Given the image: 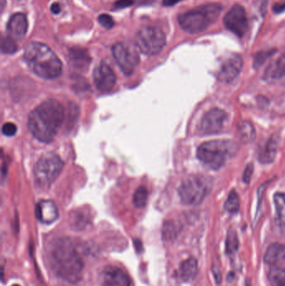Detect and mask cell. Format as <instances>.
<instances>
[{
  "label": "cell",
  "mask_w": 285,
  "mask_h": 286,
  "mask_svg": "<svg viewBox=\"0 0 285 286\" xmlns=\"http://www.w3.org/2000/svg\"><path fill=\"white\" fill-rule=\"evenodd\" d=\"M65 118V110L58 100H46L31 111L28 120L30 133L42 143L54 140Z\"/></svg>",
  "instance_id": "obj_1"
},
{
  "label": "cell",
  "mask_w": 285,
  "mask_h": 286,
  "mask_svg": "<svg viewBox=\"0 0 285 286\" xmlns=\"http://www.w3.org/2000/svg\"><path fill=\"white\" fill-rule=\"evenodd\" d=\"M50 260L57 276L70 283L76 284L82 278L84 262L72 241L62 238L52 247Z\"/></svg>",
  "instance_id": "obj_2"
},
{
  "label": "cell",
  "mask_w": 285,
  "mask_h": 286,
  "mask_svg": "<svg viewBox=\"0 0 285 286\" xmlns=\"http://www.w3.org/2000/svg\"><path fill=\"white\" fill-rule=\"evenodd\" d=\"M24 61L33 72L41 78L53 80L62 73V63L48 46L40 42H31L25 47Z\"/></svg>",
  "instance_id": "obj_3"
},
{
  "label": "cell",
  "mask_w": 285,
  "mask_h": 286,
  "mask_svg": "<svg viewBox=\"0 0 285 286\" xmlns=\"http://www.w3.org/2000/svg\"><path fill=\"white\" fill-rule=\"evenodd\" d=\"M218 3H207L188 11L178 17V24L182 30L189 34H199L214 24L222 12Z\"/></svg>",
  "instance_id": "obj_4"
},
{
  "label": "cell",
  "mask_w": 285,
  "mask_h": 286,
  "mask_svg": "<svg viewBox=\"0 0 285 286\" xmlns=\"http://www.w3.org/2000/svg\"><path fill=\"white\" fill-rule=\"evenodd\" d=\"M236 149L234 143L230 141H209L200 145L196 156L207 168L218 170L235 153Z\"/></svg>",
  "instance_id": "obj_5"
},
{
  "label": "cell",
  "mask_w": 285,
  "mask_h": 286,
  "mask_svg": "<svg viewBox=\"0 0 285 286\" xmlns=\"http://www.w3.org/2000/svg\"><path fill=\"white\" fill-rule=\"evenodd\" d=\"M212 189L209 178L203 176H191L181 184L178 193L186 205H198L207 197Z\"/></svg>",
  "instance_id": "obj_6"
},
{
  "label": "cell",
  "mask_w": 285,
  "mask_h": 286,
  "mask_svg": "<svg viewBox=\"0 0 285 286\" xmlns=\"http://www.w3.org/2000/svg\"><path fill=\"white\" fill-rule=\"evenodd\" d=\"M64 167L61 158L55 153H46L41 157L34 169L35 181L41 187H48L59 177Z\"/></svg>",
  "instance_id": "obj_7"
},
{
  "label": "cell",
  "mask_w": 285,
  "mask_h": 286,
  "mask_svg": "<svg viewBox=\"0 0 285 286\" xmlns=\"http://www.w3.org/2000/svg\"><path fill=\"white\" fill-rule=\"evenodd\" d=\"M137 46L142 54L154 56L166 46V35L158 28H142L137 35Z\"/></svg>",
  "instance_id": "obj_8"
},
{
  "label": "cell",
  "mask_w": 285,
  "mask_h": 286,
  "mask_svg": "<svg viewBox=\"0 0 285 286\" xmlns=\"http://www.w3.org/2000/svg\"><path fill=\"white\" fill-rule=\"evenodd\" d=\"M112 54L119 67L127 76L132 75L140 62L138 51L126 44H116L112 47Z\"/></svg>",
  "instance_id": "obj_9"
},
{
  "label": "cell",
  "mask_w": 285,
  "mask_h": 286,
  "mask_svg": "<svg viewBox=\"0 0 285 286\" xmlns=\"http://www.w3.org/2000/svg\"><path fill=\"white\" fill-rule=\"evenodd\" d=\"M225 27L238 37H242L248 29V21L244 8L236 4L227 13L224 18Z\"/></svg>",
  "instance_id": "obj_10"
},
{
  "label": "cell",
  "mask_w": 285,
  "mask_h": 286,
  "mask_svg": "<svg viewBox=\"0 0 285 286\" xmlns=\"http://www.w3.org/2000/svg\"><path fill=\"white\" fill-rule=\"evenodd\" d=\"M228 120V114L219 108L207 111L200 122L199 131L202 135H213L220 133Z\"/></svg>",
  "instance_id": "obj_11"
},
{
  "label": "cell",
  "mask_w": 285,
  "mask_h": 286,
  "mask_svg": "<svg viewBox=\"0 0 285 286\" xmlns=\"http://www.w3.org/2000/svg\"><path fill=\"white\" fill-rule=\"evenodd\" d=\"M243 61L239 54H233L227 59L221 65L218 70V81L224 83H230L239 76L242 69Z\"/></svg>",
  "instance_id": "obj_12"
},
{
  "label": "cell",
  "mask_w": 285,
  "mask_h": 286,
  "mask_svg": "<svg viewBox=\"0 0 285 286\" xmlns=\"http://www.w3.org/2000/svg\"><path fill=\"white\" fill-rule=\"evenodd\" d=\"M93 76L95 87L100 92H110L116 87V74L105 61L97 65L95 69Z\"/></svg>",
  "instance_id": "obj_13"
},
{
  "label": "cell",
  "mask_w": 285,
  "mask_h": 286,
  "mask_svg": "<svg viewBox=\"0 0 285 286\" xmlns=\"http://www.w3.org/2000/svg\"><path fill=\"white\" fill-rule=\"evenodd\" d=\"M8 36L15 41H21L25 37L28 31L27 17L23 13H16L11 16L7 25Z\"/></svg>",
  "instance_id": "obj_14"
},
{
  "label": "cell",
  "mask_w": 285,
  "mask_h": 286,
  "mask_svg": "<svg viewBox=\"0 0 285 286\" xmlns=\"http://www.w3.org/2000/svg\"><path fill=\"white\" fill-rule=\"evenodd\" d=\"M102 285L103 286H131V281L121 269L108 267L103 272Z\"/></svg>",
  "instance_id": "obj_15"
},
{
  "label": "cell",
  "mask_w": 285,
  "mask_h": 286,
  "mask_svg": "<svg viewBox=\"0 0 285 286\" xmlns=\"http://www.w3.org/2000/svg\"><path fill=\"white\" fill-rule=\"evenodd\" d=\"M36 216L43 224L54 223L59 216L58 208L50 200H42L36 206Z\"/></svg>",
  "instance_id": "obj_16"
},
{
  "label": "cell",
  "mask_w": 285,
  "mask_h": 286,
  "mask_svg": "<svg viewBox=\"0 0 285 286\" xmlns=\"http://www.w3.org/2000/svg\"><path fill=\"white\" fill-rule=\"evenodd\" d=\"M285 76V52L267 67L263 79L268 83H274Z\"/></svg>",
  "instance_id": "obj_17"
},
{
  "label": "cell",
  "mask_w": 285,
  "mask_h": 286,
  "mask_svg": "<svg viewBox=\"0 0 285 286\" xmlns=\"http://www.w3.org/2000/svg\"><path fill=\"white\" fill-rule=\"evenodd\" d=\"M264 262L271 267H280L285 265V245L274 243L269 246L264 255Z\"/></svg>",
  "instance_id": "obj_18"
},
{
  "label": "cell",
  "mask_w": 285,
  "mask_h": 286,
  "mask_svg": "<svg viewBox=\"0 0 285 286\" xmlns=\"http://www.w3.org/2000/svg\"><path fill=\"white\" fill-rule=\"evenodd\" d=\"M197 260L194 257H190L181 264L178 270V276L183 282L193 281L197 274Z\"/></svg>",
  "instance_id": "obj_19"
},
{
  "label": "cell",
  "mask_w": 285,
  "mask_h": 286,
  "mask_svg": "<svg viewBox=\"0 0 285 286\" xmlns=\"http://www.w3.org/2000/svg\"><path fill=\"white\" fill-rule=\"evenodd\" d=\"M278 151V138L276 137H271L267 141L264 147L258 154V159L262 163H270L275 160Z\"/></svg>",
  "instance_id": "obj_20"
},
{
  "label": "cell",
  "mask_w": 285,
  "mask_h": 286,
  "mask_svg": "<svg viewBox=\"0 0 285 286\" xmlns=\"http://www.w3.org/2000/svg\"><path fill=\"white\" fill-rule=\"evenodd\" d=\"M268 278L272 286H285V269L272 267L268 274Z\"/></svg>",
  "instance_id": "obj_21"
},
{
  "label": "cell",
  "mask_w": 285,
  "mask_h": 286,
  "mask_svg": "<svg viewBox=\"0 0 285 286\" xmlns=\"http://www.w3.org/2000/svg\"><path fill=\"white\" fill-rule=\"evenodd\" d=\"M274 202L277 213L278 220L280 224L285 225V193L284 192L275 193Z\"/></svg>",
  "instance_id": "obj_22"
},
{
  "label": "cell",
  "mask_w": 285,
  "mask_h": 286,
  "mask_svg": "<svg viewBox=\"0 0 285 286\" xmlns=\"http://www.w3.org/2000/svg\"><path fill=\"white\" fill-rule=\"evenodd\" d=\"M238 247H239V240L237 233L234 230H229L226 238L227 254H235L238 250Z\"/></svg>",
  "instance_id": "obj_23"
},
{
  "label": "cell",
  "mask_w": 285,
  "mask_h": 286,
  "mask_svg": "<svg viewBox=\"0 0 285 286\" xmlns=\"http://www.w3.org/2000/svg\"><path fill=\"white\" fill-rule=\"evenodd\" d=\"M240 138L244 143H249L255 138V131L253 128V125L249 122H242L239 127Z\"/></svg>",
  "instance_id": "obj_24"
},
{
  "label": "cell",
  "mask_w": 285,
  "mask_h": 286,
  "mask_svg": "<svg viewBox=\"0 0 285 286\" xmlns=\"http://www.w3.org/2000/svg\"><path fill=\"white\" fill-rule=\"evenodd\" d=\"M239 197H238V195L235 191H232L229 193L226 203H225V206H224L225 209L229 213H236L239 210Z\"/></svg>",
  "instance_id": "obj_25"
},
{
  "label": "cell",
  "mask_w": 285,
  "mask_h": 286,
  "mask_svg": "<svg viewBox=\"0 0 285 286\" xmlns=\"http://www.w3.org/2000/svg\"><path fill=\"white\" fill-rule=\"evenodd\" d=\"M148 191L145 187H139L137 191L135 192L133 197V202L137 208H143L145 207L147 202Z\"/></svg>",
  "instance_id": "obj_26"
},
{
  "label": "cell",
  "mask_w": 285,
  "mask_h": 286,
  "mask_svg": "<svg viewBox=\"0 0 285 286\" xmlns=\"http://www.w3.org/2000/svg\"><path fill=\"white\" fill-rule=\"evenodd\" d=\"M16 41L10 36H3L1 41V50L3 54H14L17 51Z\"/></svg>",
  "instance_id": "obj_27"
},
{
  "label": "cell",
  "mask_w": 285,
  "mask_h": 286,
  "mask_svg": "<svg viewBox=\"0 0 285 286\" xmlns=\"http://www.w3.org/2000/svg\"><path fill=\"white\" fill-rule=\"evenodd\" d=\"M275 50H268V51L259 52L256 54L253 60V65L255 68H259L266 60L275 54Z\"/></svg>",
  "instance_id": "obj_28"
},
{
  "label": "cell",
  "mask_w": 285,
  "mask_h": 286,
  "mask_svg": "<svg viewBox=\"0 0 285 286\" xmlns=\"http://www.w3.org/2000/svg\"><path fill=\"white\" fill-rule=\"evenodd\" d=\"M163 238L166 240H172L177 235V230H176L175 225L172 223H167L163 227L162 231Z\"/></svg>",
  "instance_id": "obj_29"
},
{
  "label": "cell",
  "mask_w": 285,
  "mask_h": 286,
  "mask_svg": "<svg viewBox=\"0 0 285 286\" xmlns=\"http://www.w3.org/2000/svg\"><path fill=\"white\" fill-rule=\"evenodd\" d=\"M98 22L102 27L107 30H110L111 28H113L115 25L112 17L109 15V14H100V16L98 17Z\"/></svg>",
  "instance_id": "obj_30"
},
{
  "label": "cell",
  "mask_w": 285,
  "mask_h": 286,
  "mask_svg": "<svg viewBox=\"0 0 285 286\" xmlns=\"http://www.w3.org/2000/svg\"><path fill=\"white\" fill-rule=\"evenodd\" d=\"M2 132L3 134L6 137H13L17 133L16 125H14L12 122H8L3 125V128H2Z\"/></svg>",
  "instance_id": "obj_31"
},
{
  "label": "cell",
  "mask_w": 285,
  "mask_h": 286,
  "mask_svg": "<svg viewBox=\"0 0 285 286\" xmlns=\"http://www.w3.org/2000/svg\"><path fill=\"white\" fill-rule=\"evenodd\" d=\"M253 172V166L252 163L247 165L246 168H245L244 173H243V182L246 184H248L250 182L251 178H252V174Z\"/></svg>",
  "instance_id": "obj_32"
},
{
  "label": "cell",
  "mask_w": 285,
  "mask_h": 286,
  "mask_svg": "<svg viewBox=\"0 0 285 286\" xmlns=\"http://www.w3.org/2000/svg\"><path fill=\"white\" fill-rule=\"evenodd\" d=\"M134 1L135 0H118L114 4V8L116 9H121V8L130 7L132 5V3H134Z\"/></svg>",
  "instance_id": "obj_33"
},
{
  "label": "cell",
  "mask_w": 285,
  "mask_h": 286,
  "mask_svg": "<svg viewBox=\"0 0 285 286\" xmlns=\"http://www.w3.org/2000/svg\"><path fill=\"white\" fill-rule=\"evenodd\" d=\"M285 10V2L284 3H276L275 6H274V11H275L276 14H280Z\"/></svg>",
  "instance_id": "obj_34"
},
{
  "label": "cell",
  "mask_w": 285,
  "mask_h": 286,
  "mask_svg": "<svg viewBox=\"0 0 285 286\" xmlns=\"http://www.w3.org/2000/svg\"><path fill=\"white\" fill-rule=\"evenodd\" d=\"M181 1H183V0H163V5L170 7V6L175 5Z\"/></svg>",
  "instance_id": "obj_35"
},
{
  "label": "cell",
  "mask_w": 285,
  "mask_h": 286,
  "mask_svg": "<svg viewBox=\"0 0 285 286\" xmlns=\"http://www.w3.org/2000/svg\"><path fill=\"white\" fill-rule=\"evenodd\" d=\"M50 9H51V12L53 14H58L59 12H60V6H59V3H53Z\"/></svg>",
  "instance_id": "obj_36"
},
{
  "label": "cell",
  "mask_w": 285,
  "mask_h": 286,
  "mask_svg": "<svg viewBox=\"0 0 285 286\" xmlns=\"http://www.w3.org/2000/svg\"><path fill=\"white\" fill-rule=\"evenodd\" d=\"M0 5H1V11H3V8H4V5H5V0H1Z\"/></svg>",
  "instance_id": "obj_37"
},
{
  "label": "cell",
  "mask_w": 285,
  "mask_h": 286,
  "mask_svg": "<svg viewBox=\"0 0 285 286\" xmlns=\"http://www.w3.org/2000/svg\"><path fill=\"white\" fill-rule=\"evenodd\" d=\"M19 286V285H14V286Z\"/></svg>",
  "instance_id": "obj_38"
}]
</instances>
